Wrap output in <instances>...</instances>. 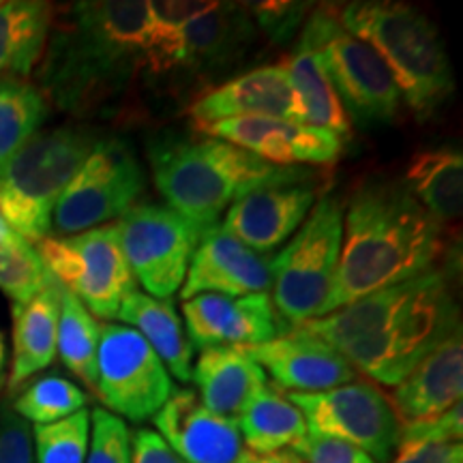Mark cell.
I'll list each match as a JSON object with an SVG mask.
<instances>
[{"label": "cell", "mask_w": 463, "mask_h": 463, "mask_svg": "<svg viewBox=\"0 0 463 463\" xmlns=\"http://www.w3.org/2000/svg\"><path fill=\"white\" fill-rule=\"evenodd\" d=\"M461 328L453 269H433L375 289L298 326L337 350L373 384L397 386L427 352Z\"/></svg>", "instance_id": "cell-1"}, {"label": "cell", "mask_w": 463, "mask_h": 463, "mask_svg": "<svg viewBox=\"0 0 463 463\" xmlns=\"http://www.w3.org/2000/svg\"><path fill=\"white\" fill-rule=\"evenodd\" d=\"M150 39L148 0H84L54 7L37 89L69 114H95L146 69Z\"/></svg>", "instance_id": "cell-2"}, {"label": "cell", "mask_w": 463, "mask_h": 463, "mask_svg": "<svg viewBox=\"0 0 463 463\" xmlns=\"http://www.w3.org/2000/svg\"><path fill=\"white\" fill-rule=\"evenodd\" d=\"M442 232L403 183L364 181L344 208V236L326 316L433 269L444 253Z\"/></svg>", "instance_id": "cell-3"}, {"label": "cell", "mask_w": 463, "mask_h": 463, "mask_svg": "<svg viewBox=\"0 0 463 463\" xmlns=\"http://www.w3.org/2000/svg\"><path fill=\"white\" fill-rule=\"evenodd\" d=\"M155 187L200 232L253 191L320 176L303 165H275L217 137H159L148 146Z\"/></svg>", "instance_id": "cell-4"}, {"label": "cell", "mask_w": 463, "mask_h": 463, "mask_svg": "<svg viewBox=\"0 0 463 463\" xmlns=\"http://www.w3.org/2000/svg\"><path fill=\"white\" fill-rule=\"evenodd\" d=\"M331 11L347 33L378 52L416 120H430L450 99L455 78L447 48L422 11L391 0L347 3Z\"/></svg>", "instance_id": "cell-5"}, {"label": "cell", "mask_w": 463, "mask_h": 463, "mask_svg": "<svg viewBox=\"0 0 463 463\" xmlns=\"http://www.w3.org/2000/svg\"><path fill=\"white\" fill-rule=\"evenodd\" d=\"M99 137L82 125L39 129L0 167V215L20 239L52 236V213Z\"/></svg>", "instance_id": "cell-6"}, {"label": "cell", "mask_w": 463, "mask_h": 463, "mask_svg": "<svg viewBox=\"0 0 463 463\" xmlns=\"http://www.w3.org/2000/svg\"><path fill=\"white\" fill-rule=\"evenodd\" d=\"M344 208L337 195L324 194L283 251L273 256L270 300L281 335L326 316L344 236Z\"/></svg>", "instance_id": "cell-7"}, {"label": "cell", "mask_w": 463, "mask_h": 463, "mask_svg": "<svg viewBox=\"0 0 463 463\" xmlns=\"http://www.w3.org/2000/svg\"><path fill=\"white\" fill-rule=\"evenodd\" d=\"M300 42L317 52L350 123L372 127L395 120L402 92L391 69L372 45L339 24L331 7L311 11Z\"/></svg>", "instance_id": "cell-8"}, {"label": "cell", "mask_w": 463, "mask_h": 463, "mask_svg": "<svg viewBox=\"0 0 463 463\" xmlns=\"http://www.w3.org/2000/svg\"><path fill=\"white\" fill-rule=\"evenodd\" d=\"M52 279L80 298L92 316L114 320L136 279L120 245L118 223L73 236H45L34 245Z\"/></svg>", "instance_id": "cell-9"}, {"label": "cell", "mask_w": 463, "mask_h": 463, "mask_svg": "<svg viewBox=\"0 0 463 463\" xmlns=\"http://www.w3.org/2000/svg\"><path fill=\"white\" fill-rule=\"evenodd\" d=\"M144 187L146 174L129 144L120 137H99L58 200L52 232L73 236L118 222L140 202Z\"/></svg>", "instance_id": "cell-10"}, {"label": "cell", "mask_w": 463, "mask_h": 463, "mask_svg": "<svg viewBox=\"0 0 463 463\" xmlns=\"http://www.w3.org/2000/svg\"><path fill=\"white\" fill-rule=\"evenodd\" d=\"M288 399L303 412L311 436L361 449L375 463H389L395 455L402 422L391 399L367 378L324 392H289Z\"/></svg>", "instance_id": "cell-11"}, {"label": "cell", "mask_w": 463, "mask_h": 463, "mask_svg": "<svg viewBox=\"0 0 463 463\" xmlns=\"http://www.w3.org/2000/svg\"><path fill=\"white\" fill-rule=\"evenodd\" d=\"M172 380L153 347L131 326L99 324L95 395L118 419L142 422L172 395Z\"/></svg>", "instance_id": "cell-12"}, {"label": "cell", "mask_w": 463, "mask_h": 463, "mask_svg": "<svg viewBox=\"0 0 463 463\" xmlns=\"http://www.w3.org/2000/svg\"><path fill=\"white\" fill-rule=\"evenodd\" d=\"M116 223L133 279L148 297L172 298L183 286L202 232L170 206L153 202H137Z\"/></svg>", "instance_id": "cell-13"}, {"label": "cell", "mask_w": 463, "mask_h": 463, "mask_svg": "<svg viewBox=\"0 0 463 463\" xmlns=\"http://www.w3.org/2000/svg\"><path fill=\"white\" fill-rule=\"evenodd\" d=\"M256 37L258 26L247 5L215 3L172 37H159L148 50L146 69L153 75H211L241 62Z\"/></svg>", "instance_id": "cell-14"}, {"label": "cell", "mask_w": 463, "mask_h": 463, "mask_svg": "<svg viewBox=\"0 0 463 463\" xmlns=\"http://www.w3.org/2000/svg\"><path fill=\"white\" fill-rule=\"evenodd\" d=\"M324 176L275 184L241 198L225 211L222 228L262 256H273L292 239L322 198Z\"/></svg>", "instance_id": "cell-15"}, {"label": "cell", "mask_w": 463, "mask_h": 463, "mask_svg": "<svg viewBox=\"0 0 463 463\" xmlns=\"http://www.w3.org/2000/svg\"><path fill=\"white\" fill-rule=\"evenodd\" d=\"M200 131L275 165H331L344 153V140L333 133L269 116L219 120Z\"/></svg>", "instance_id": "cell-16"}, {"label": "cell", "mask_w": 463, "mask_h": 463, "mask_svg": "<svg viewBox=\"0 0 463 463\" xmlns=\"http://www.w3.org/2000/svg\"><path fill=\"white\" fill-rule=\"evenodd\" d=\"M184 331L191 345L206 347H253L273 341L283 333L269 292L247 297L198 294L183 300Z\"/></svg>", "instance_id": "cell-17"}, {"label": "cell", "mask_w": 463, "mask_h": 463, "mask_svg": "<svg viewBox=\"0 0 463 463\" xmlns=\"http://www.w3.org/2000/svg\"><path fill=\"white\" fill-rule=\"evenodd\" d=\"M270 288L273 256L256 253L225 232L222 223H215L202 232L181 286V298L189 300L206 292L247 297Z\"/></svg>", "instance_id": "cell-18"}, {"label": "cell", "mask_w": 463, "mask_h": 463, "mask_svg": "<svg viewBox=\"0 0 463 463\" xmlns=\"http://www.w3.org/2000/svg\"><path fill=\"white\" fill-rule=\"evenodd\" d=\"M187 116L195 129L219 120L245 118V116H269L292 123L300 120L298 99L286 65H264L232 78L202 95L187 108Z\"/></svg>", "instance_id": "cell-19"}, {"label": "cell", "mask_w": 463, "mask_h": 463, "mask_svg": "<svg viewBox=\"0 0 463 463\" xmlns=\"http://www.w3.org/2000/svg\"><path fill=\"white\" fill-rule=\"evenodd\" d=\"M153 422L184 463H236L245 450L236 420L211 412L189 389L172 391Z\"/></svg>", "instance_id": "cell-20"}, {"label": "cell", "mask_w": 463, "mask_h": 463, "mask_svg": "<svg viewBox=\"0 0 463 463\" xmlns=\"http://www.w3.org/2000/svg\"><path fill=\"white\" fill-rule=\"evenodd\" d=\"M245 350L281 391L324 392L358 375L337 350L298 328Z\"/></svg>", "instance_id": "cell-21"}, {"label": "cell", "mask_w": 463, "mask_h": 463, "mask_svg": "<svg viewBox=\"0 0 463 463\" xmlns=\"http://www.w3.org/2000/svg\"><path fill=\"white\" fill-rule=\"evenodd\" d=\"M463 337L461 328L416 363L392 391L391 405L402 425L433 419L461 403Z\"/></svg>", "instance_id": "cell-22"}, {"label": "cell", "mask_w": 463, "mask_h": 463, "mask_svg": "<svg viewBox=\"0 0 463 463\" xmlns=\"http://www.w3.org/2000/svg\"><path fill=\"white\" fill-rule=\"evenodd\" d=\"M191 380L198 384L200 402L211 412L236 420L245 405L269 386L264 369L245 347H206L194 364Z\"/></svg>", "instance_id": "cell-23"}, {"label": "cell", "mask_w": 463, "mask_h": 463, "mask_svg": "<svg viewBox=\"0 0 463 463\" xmlns=\"http://www.w3.org/2000/svg\"><path fill=\"white\" fill-rule=\"evenodd\" d=\"M14 316V356L7 386L20 391L33 375L48 369L56 358L58 317H61V283L52 279L26 303L11 305Z\"/></svg>", "instance_id": "cell-24"}, {"label": "cell", "mask_w": 463, "mask_h": 463, "mask_svg": "<svg viewBox=\"0 0 463 463\" xmlns=\"http://www.w3.org/2000/svg\"><path fill=\"white\" fill-rule=\"evenodd\" d=\"M118 320L146 339L153 352L165 364L167 373L181 382H189L194 373V345L184 331L172 298L148 297L140 289H131L118 309Z\"/></svg>", "instance_id": "cell-25"}, {"label": "cell", "mask_w": 463, "mask_h": 463, "mask_svg": "<svg viewBox=\"0 0 463 463\" xmlns=\"http://www.w3.org/2000/svg\"><path fill=\"white\" fill-rule=\"evenodd\" d=\"M405 187L436 222L455 223L463 211V155L455 146L422 148L405 167Z\"/></svg>", "instance_id": "cell-26"}, {"label": "cell", "mask_w": 463, "mask_h": 463, "mask_svg": "<svg viewBox=\"0 0 463 463\" xmlns=\"http://www.w3.org/2000/svg\"><path fill=\"white\" fill-rule=\"evenodd\" d=\"M54 5L42 0L0 3V78H26L42 61Z\"/></svg>", "instance_id": "cell-27"}, {"label": "cell", "mask_w": 463, "mask_h": 463, "mask_svg": "<svg viewBox=\"0 0 463 463\" xmlns=\"http://www.w3.org/2000/svg\"><path fill=\"white\" fill-rule=\"evenodd\" d=\"M283 65L288 69L289 82L298 99L303 125L317 127L345 142L352 136V123L341 108L337 92L324 71L317 52L311 45L298 42V48L286 58Z\"/></svg>", "instance_id": "cell-28"}, {"label": "cell", "mask_w": 463, "mask_h": 463, "mask_svg": "<svg viewBox=\"0 0 463 463\" xmlns=\"http://www.w3.org/2000/svg\"><path fill=\"white\" fill-rule=\"evenodd\" d=\"M236 425L242 442L251 449V453L260 455L292 450L309 436L303 412L283 397L279 389L270 386L245 405Z\"/></svg>", "instance_id": "cell-29"}, {"label": "cell", "mask_w": 463, "mask_h": 463, "mask_svg": "<svg viewBox=\"0 0 463 463\" xmlns=\"http://www.w3.org/2000/svg\"><path fill=\"white\" fill-rule=\"evenodd\" d=\"M97 347H99V322L73 292L61 286L56 354L69 372L92 392L97 389Z\"/></svg>", "instance_id": "cell-30"}, {"label": "cell", "mask_w": 463, "mask_h": 463, "mask_svg": "<svg viewBox=\"0 0 463 463\" xmlns=\"http://www.w3.org/2000/svg\"><path fill=\"white\" fill-rule=\"evenodd\" d=\"M50 103L37 84L0 78V167L14 157L48 118Z\"/></svg>", "instance_id": "cell-31"}, {"label": "cell", "mask_w": 463, "mask_h": 463, "mask_svg": "<svg viewBox=\"0 0 463 463\" xmlns=\"http://www.w3.org/2000/svg\"><path fill=\"white\" fill-rule=\"evenodd\" d=\"M89 395L58 373L39 375L28 382L14 402V412L33 425H50L86 408Z\"/></svg>", "instance_id": "cell-32"}, {"label": "cell", "mask_w": 463, "mask_h": 463, "mask_svg": "<svg viewBox=\"0 0 463 463\" xmlns=\"http://www.w3.org/2000/svg\"><path fill=\"white\" fill-rule=\"evenodd\" d=\"M52 281L31 242L20 236L0 239V292L14 303H26Z\"/></svg>", "instance_id": "cell-33"}, {"label": "cell", "mask_w": 463, "mask_h": 463, "mask_svg": "<svg viewBox=\"0 0 463 463\" xmlns=\"http://www.w3.org/2000/svg\"><path fill=\"white\" fill-rule=\"evenodd\" d=\"M34 463H84L90 447V412L80 410L50 425L33 427Z\"/></svg>", "instance_id": "cell-34"}, {"label": "cell", "mask_w": 463, "mask_h": 463, "mask_svg": "<svg viewBox=\"0 0 463 463\" xmlns=\"http://www.w3.org/2000/svg\"><path fill=\"white\" fill-rule=\"evenodd\" d=\"M84 463H131V433L123 419L95 408L90 412V447Z\"/></svg>", "instance_id": "cell-35"}, {"label": "cell", "mask_w": 463, "mask_h": 463, "mask_svg": "<svg viewBox=\"0 0 463 463\" xmlns=\"http://www.w3.org/2000/svg\"><path fill=\"white\" fill-rule=\"evenodd\" d=\"M0 463H34L31 425L11 408H0Z\"/></svg>", "instance_id": "cell-36"}, {"label": "cell", "mask_w": 463, "mask_h": 463, "mask_svg": "<svg viewBox=\"0 0 463 463\" xmlns=\"http://www.w3.org/2000/svg\"><path fill=\"white\" fill-rule=\"evenodd\" d=\"M258 28L273 39H288L303 20L307 5L298 3H260L247 5Z\"/></svg>", "instance_id": "cell-37"}, {"label": "cell", "mask_w": 463, "mask_h": 463, "mask_svg": "<svg viewBox=\"0 0 463 463\" xmlns=\"http://www.w3.org/2000/svg\"><path fill=\"white\" fill-rule=\"evenodd\" d=\"M292 450L305 463H375L361 449L350 447V444L333 438L311 436V433Z\"/></svg>", "instance_id": "cell-38"}, {"label": "cell", "mask_w": 463, "mask_h": 463, "mask_svg": "<svg viewBox=\"0 0 463 463\" xmlns=\"http://www.w3.org/2000/svg\"><path fill=\"white\" fill-rule=\"evenodd\" d=\"M389 463H463V444L402 438Z\"/></svg>", "instance_id": "cell-39"}, {"label": "cell", "mask_w": 463, "mask_h": 463, "mask_svg": "<svg viewBox=\"0 0 463 463\" xmlns=\"http://www.w3.org/2000/svg\"><path fill=\"white\" fill-rule=\"evenodd\" d=\"M402 438L403 439H433V442H461L463 438L461 403L453 405V408L447 410V412L433 416V419L402 425Z\"/></svg>", "instance_id": "cell-40"}, {"label": "cell", "mask_w": 463, "mask_h": 463, "mask_svg": "<svg viewBox=\"0 0 463 463\" xmlns=\"http://www.w3.org/2000/svg\"><path fill=\"white\" fill-rule=\"evenodd\" d=\"M131 463H184L153 430H137L131 436Z\"/></svg>", "instance_id": "cell-41"}, {"label": "cell", "mask_w": 463, "mask_h": 463, "mask_svg": "<svg viewBox=\"0 0 463 463\" xmlns=\"http://www.w3.org/2000/svg\"><path fill=\"white\" fill-rule=\"evenodd\" d=\"M236 463H305L294 450H279V453H251V450H242Z\"/></svg>", "instance_id": "cell-42"}, {"label": "cell", "mask_w": 463, "mask_h": 463, "mask_svg": "<svg viewBox=\"0 0 463 463\" xmlns=\"http://www.w3.org/2000/svg\"><path fill=\"white\" fill-rule=\"evenodd\" d=\"M7 363H9L7 339H5V333L0 331V389L7 384Z\"/></svg>", "instance_id": "cell-43"}, {"label": "cell", "mask_w": 463, "mask_h": 463, "mask_svg": "<svg viewBox=\"0 0 463 463\" xmlns=\"http://www.w3.org/2000/svg\"><path fill=\"white\" fill-rule=\"evenodd\" d=\"M14 236H17V234L9 228V223L5 222L3 215H0V239H14Z\"/></svg>", "instance_id": "cell-44"}]
</instances>
